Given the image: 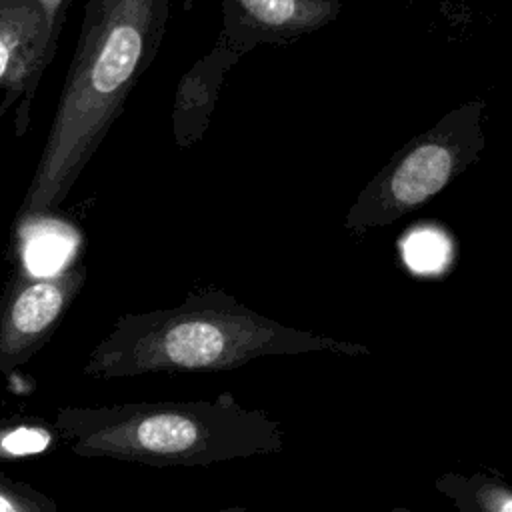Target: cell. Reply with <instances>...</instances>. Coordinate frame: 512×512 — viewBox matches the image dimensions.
I'll use <instances>...</instances> for the list:
<instances>
[{"mask_svg":"<svg viewBox=\"0 0 512 512\" xmlns=\"http://www.w3.org/2000/svg\"><path fill=\"white\" fill-rule=\"evenodd\" d=\"M170 0H86L76 50L16 220L50 214L98 152L158 54Z\"/></svg>","mask_w":512,"mask_h":512,"instance_id":"1","label":"cell"},{"mask_svg":"<svg viewBox=\"0 0 512 512\" xmlns=\"http://www.w3.org/2000/svg\"><path fill=\"white\" fill-rule=\"evenodd\" d=\"M330 352L366 356L360 342L292 328L268 318L232 294L206 288L182 304L116 318L110 332L88 354L82 374L96 380L144 374L220 372L264 356Z\"/></svg>","mask_w":512,"mask_h":512,"instance_id":"2","label":"cell"},{"mask_svg":"<svg viewBox=\"0 0 512 512\" xmlns=\"http://www.w3.org/2000/svg\"><path fill=\"white\" fill-rule=\"evenodd\" d=\"M52 422L76 456L156 468L278 454L286 444L284 426L276 418L242 406L232 392L206 400L64 406Z\"/></svg>","mask_w":512,"mask_h":512,"instance_id":"3","label":"cell"},{"mask_svg":"<svg viewBox=\"0 0 512 512\" xmlns=\"http://www.w3.org/2000/svg\"><path fill=\"white\" fill-rule=\"evenodd\" d=\"M484 108V100L464 102L408 140L360 190L346 212V230L362 234L388 226L430 202L468 170L486 146Z\"/></svg>","mask_w":512,"mask_h":512,"instance_id":"4","label":"cell"},{"mask_svg":"<svg viewBox=\"0 0 512 512\" xmlns=\"http://www.w3.org/2000/svg\"><path fill=\"white\" fill-rule=\"evenodd\" d=\"M84 282L82 262L54 274L14 270L0 300V372L12 374L52 338Z\"/></svg>","mask_w":512,"mask_h":512,"instance_id":"5","label":"cell"},{"mask_svg":"<svg viewBox=\"0 0 512 512\" xmlns=\"http://www.w3.org/2000/svg\"><path fill=\"white\" fill-rule=\"evenodd\" d=\"M46 22L36 0H0V120L16 108V136L30 124L32 100L46 70Z\"/></svg>","mask_w":512,"mask_h":512,"instance_id":"6","label":"cell"},{"mask_svg":"<svg viewBox=\"0 0 512 512\" xmlns=\"http://www.w3.org/2000/svg\"><path fill=\"white\" fill-rule=\"evenodd\" d=\"M340 0H222L220 36L240 56L258 44H288L334 22Z\"/></svg>","mask_w":512,"mask_h":512,"instance_id":"7","label":"cell"},{"mask_svg":"<svg viewBox=\"0 0 512 512\" xmlns=\"http://www.w3.org/2000/svg\"><path fill=\"white\" fill-rule=\"evenodd\" d=\"M238 60L240 54L218 36L214 48L182 76L172 108V130L180 148L202 138L216 106L222 80Z\"/></svg>","mask_w":512,"mask_h":512,"instance_id":"8","label":"cell"},{"mask_svg":"<svg viewBox=\"0 0 512 512\" xmlns=\"http://www.w3.org/2000/svg\"><path fill=\"white\" fill-rule=\"evenodd\" d=\"M434 484L460 512H512V484L498 476L444 472Z\"/></svg>","mask_w":512,"mask_h":512,"instance_id":"9","label":"cell"},{"mask_svg":"<svg viewBox=\"0 0 512 512\" xmlns=\"http://www.w3.org/2000/svg\"><path fill=\"white\" fill-rule=\"evenodd\" d=\"M62 442L54 422L38 418H4L0 420V460H18L52 450Z\"/></svg>","mask_w":512,"mask_h":512,"instance_id":"10","label":"cell"},{"mask_svg":"<svg viewBox=\"0 0 512 512\" xmlns=\"http://www.w3.org/2000/svg\"><path fill=\"white\" fill-rule=\"evenodd\" d=\"M402 256L408 268L420 274H432L448 262L450 244L442 230H414L402 242Z\"/></svg>","mask_w":512,"mask_h":512,"instance_id":"11","label":"cell"},{"mask_svg":"<svg viewBox=\"0 0 512 512\" xmlns=\"http://www.w3.org/2000/svg\"><path fill=\"white\" fill-rule=\"evenodd\" d=\"M0 512H58V506L28 482L0 474Z\"/></svg>","mask_w":512,"mask_h":512,"instance_id":"12","label":"cell"},{"mask_svg":"<svg viewBox=\"0 0 512 512\" xmlns=\"http://www.w3.org/2000/svg\"><path fill=\"white\" fill-rule=\"evenodd\" d=\"M36 2L42 10L44 22H46L44 62H46V68H48L50 62L54 60V54H56V48H58V40H60V32L64 28V22H66L70 0H36Z\"/></svg>","mask_w":512,"mask_h":512,"instance_id":"13","label":"cell"},{"mask_svg":"<svg viewBox=\"0 0 512 512\" xmlns=\"http://www.w3.org/2000/svg\"><path fill=\"white\" fill-rule=\"evenodd\" d=\"M204 512H248L246 506H226L220 510H204Z\"/></svg>","mask_w":512,"mask_h":512,"instance_id":"14","label":"cell"},{"mask_svg":"<svg viewBox=\"0 0 512 512\" xmlns=\"http://www.w3.org/2000/svg\"><path fill=\"white\" fill-rule=\"evenodd\" d=\"M390 512H414V510H408V508H402V506H396V508H392Z\"/></svg>","mask_w":512,"mask_h":512,"instance_id":"15","label":"cell"}]
</instances>
